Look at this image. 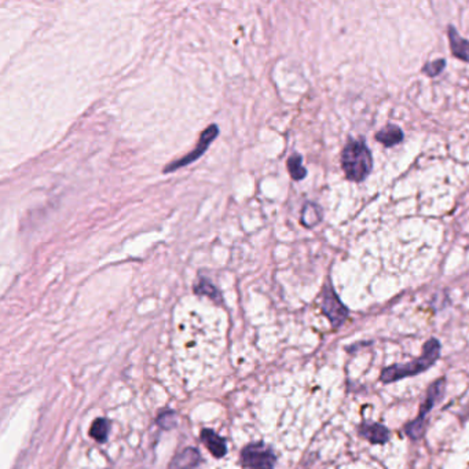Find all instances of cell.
Instances as JSON below:
<instances>
[{"instance_id":"7a4b0ae2","label":"cell","mask_w":469,"mask_h":469,"mask_svg":"<svg viewBox=\"0 0 469 469\" xmlns=\"http://www.w3.org/2000/svg\"><path fill=\"white\" fill-rule=\"evenodd\" d=\"M342 169L348 181L364 182L373 169V157L367 143L359 138H348L342 150Z\"/></svg>"},{"instance_id":"52a82bcc","label":"cell","mask_w":469,"mask_h":469,"mask_svg":"<svg viewBox=\"0 0 469 469\" xmlns=\"http://www.w3.org/2000/svg\"><path fill=\"white\" fill-rule=\"evenodd\" d=\"M358 436L367 441L370 445L384 446L391 439V431L381 423L365 420L357 427Z\"/></svg>"},{"instance_id":"2e32d148","label":"cell","mask_w":469,"mask_h":469,"mask_svg":"<svg viewBox=\"0 0 469 469\" xmlns=\"http://www.w3.org/2000/svg\"><path fill=\"white\" fill-rule=\"evenodd\" d=\"M446 68V60L445 58H439V60H435V61L427 62L424 66H423V73H426L428 78H436L439 76Z\"/></svg>"},{"instance_id":"ba28073f","label":"cell","mask_w":469,"mask_h":469,"mask_svg":"<svg viewBox=\"0 0 469 469\" xmlns=\"http://www.w3.org/2000/svg\"><path fill=\"white\" fill-rule=\"evenodd\" d=\"M448 38H449L450 50L453 57L460 61L469 63V41L461 38L458 31L453 25H449L448 28Z\"/></svg>"},{"instance_id":"277c9868","label":"cell","mask_w":469,"mask_h":469,"mask_svg":"<svg viewBox=\"0 0 469 469\" xmlns=\"http://www.w3.org/2000/svg\"><path fill=\"white\" fill-rule=\"evenodd\" d=\"M321 310L333 329H340L346 324V321L349 317L348 307L342 302V299L336 293L330 281H327L322 289Z\"/></svg>"},{"instance_id":"5b68a950","label":"cell","mask_w":469,"mask_h":469,"mask_svg":"<svg viewBox=\"0 0 469 469\" xmlns=\"http://www.w3.org/2000/svg\"><path fill=\"white\" fill-rule=\"evenodd\" d=\"M218 135H219V128H218L216 124H212V125L206 127L204 131L201 132L200 141L197 142L196 147L190 153H187L186 156H184L182 159H179V160H176L174 163L168 164L163 169L164 174H171V172H174L176 169H181L184 167H187V165L194 163L196 160H199L204 154L205 152H206V149L211 146V143L214 142L218 138Z\"/></svg>"},{"instance_id":"8fae6325","label":"cell","mask_w":469,"mask_h":469,"mask_svg":"<svg viewBox=\"0 0 469 469\" xmlns=\"http://www.w3.org/2000/svg\"><path fill=\"white\" fill-rule=\"evenodd\" d=\"M201 441L216 458L223 457L227 453L225 439L221 438L218 433H215L211 429H203L201 431Z\"/></svg>"},{"instance_id":"30bf717a","label":"cell","mask_w":469,"mask_h":469,"mask_svg":"<svg viewBox=\"0 0 469 469\" xmlns=\"http://www.w3.org/2000/svg\"><path fill=\"white\" fill-rule=\"evenodd\" d=\"M200 453L194 448H189L175 455V458L171 461L169 469H194L200 464Z\"/></svg>"},{"instance_id":"8992f818","label":"cell","mask_w":469,"mask_h":469,"mask_svg":"<svg viewBox=\"0 0 469 469\" xmlns=\"http://www.w3.org/2000/svg\"><path fill=\"white\" fill-rule=\"evenodd\" d=\"M241 461L245 468L274 469L277 457L273 450L265 448V445H249L241 451Z\"/></svg>"},{"instance_id":"6da1fadb","label":"cell","mask_w":469,"mask_h":469,"mask_svg":"<svg viewBox=\"0 0 469 469\" xmlns=\"http://www.w3.org/2000/svg\"><path fill=\"white\" fill-rule=\"evenodd\" d=\"M441 352H442L441 342L436 337H431L424 343L420 357L404 364L388 365L381 370L379 380L383 384H392L405 380L408 377H414L421 373H426L433 365H436V362L441 358Z\"/></svg>"},{"instance_id":"4fadbf2b","label":"cell","mask_w":469,"mask_h":469,"mask_svg":"<svg viewBox=\"0 0 469 469\" xmlns=\"http://www.w3.org/2000/svg\"><path fill=\"white\" fill-rule=\"evenodd\" d=\"M286 167L293 181H303L306 178L307 169L303 167V157L299 153H295L288 159Z\"/></svg>"},{"instance_id":"5bb4252c","label":"cell","mask_w":469,"mask_h":469,"mask_svg":"<svg viewBox=\"0 0 469 469\" xmlns=\"http://www.w3.org/2000/svg\"><path fill=\"white\" fill-rule=\"evenodd\" d=\"M194 292L200 296H208L209 299H212L215 302L222 300V296H221L219 290L212 285L206 278H200V281L194 286Z\"/></svg>"},{"instance_id":"e0dca14e","label":"cell","mask_w":469,"mask_h":469,"mask_svg":"<svg viewBox=\"0 0 469 469\" xmlns=\"http://www.w3.org/2000/svg\"><path fill=\"white\" fill-rule=\"evenodd\" d=\"M159 423H160V426H162L163 428H174L175 424H176V416H175V413H172V411L164 413L163 416L159 417Z\"/></svg>"},{"instance_id":"3957f363","label":"cell","mask_w":469,"mask_h":469,"mask_svg":"<svg viewBox=\"0 0 469 469\" xmlns=\"http://www.w3.org/2000/svg\"><path fill=\"white\" fill-rule=\"evenodd\" d=\"M446 386H448L446 377H441L436 381H433L432 384H429L427 392H426V398H424L423 404L420 405L417 417L414 420L409 421L408 424L404 427V431L410 441L417 442L426 436L427 427H428L429 413L445 398Z\"/></svg>"},{"instance_id":"7c38bea8","label":"cell","mask_w":469,"mask_h":469,"mask_svg":"<svg viewBox=\"0 0 469 469\" xmlns=\"http://www.w3.org/2000/svg\"><path fill=\"white\" fill-rule=\"evenodd\" d=\"M324 219V211L322 208L315 203L308 201L302 209L300 215V223L305 226L306 228H312L317 225H320Z\"/></svg>"},{"instance_id":"9c48e42d","label":"cell","mask_w":469,"mask_h":469,"mask_svg":"<svg viewBox=\"0 0 469 469\" xmlns=\"http://www.w3.org/2000/svg\"><path fill=\"white\" fill-rule=\"evenodd\" d=\"M376 141L381 143L384 147H394L405 139V134L401 127L396 124H387L380 131L376 132Z\"/></svg>"},{"instance_id":"9a60e30c","label":"cell","mask_w":469,"mask_h":469,"mask_svg":"<svg viewBox=\"0 0 469 469\" xmlns=\"http://www.w3.org/2000/svg\"><path fill=\"white\" fill-rule=\"evenodd\" d=\"M90 435L94 438L97 442H105L109 435V423L105 418H97L91 428H90Z\"/></svg>"}]
</instances>
